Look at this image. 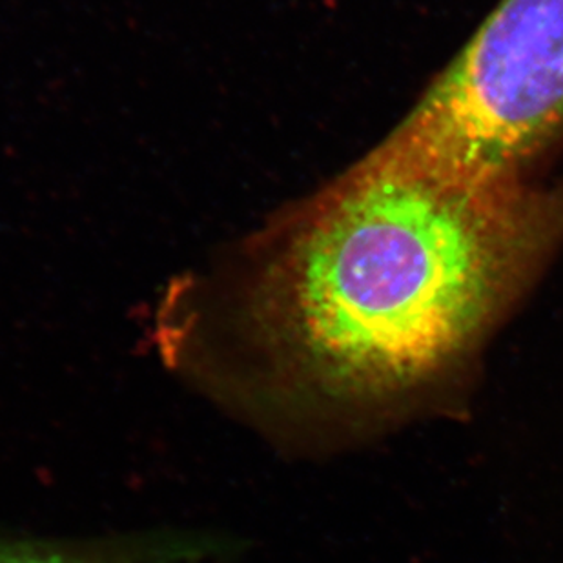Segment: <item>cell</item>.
Instances as JSON below:
<instances>
[{"label":"cell","instance_id":"obj_1","mask_svg":"<svg viewBox=\"0 0 563 563\" xmlns=\"http://www.w3.org/2000/svg\"><path fill=\"white\" fill-rule=\"evenodd\" d=\"M563 245V179L487 177L374 146L183 282L307 393L365 420L463 377Z\"/></svg>","mask_w":563,"mask_h":563},{"label":"cell","instance_id":"obj_2","mask_svg":"<svg viewBox=\"0 0 563 563\" xmlns=\"http://www.w3.org/2000/svg\"><path fill=\"white\" fill-rule=\"evenodd\" d=\"M563 143V0H500L377 144L487 177H532Z\"/></svg>","mask_w":563,"mask_h":563},{"label":"cell","instance_id":"obj_3","mask_svg":"<svg viewBox=\"0 0 563 563\" xmlns=\"http://www.w3.org/2000/svg\"><path fill=\"white\" fill-rule=\"evenodd\" d=\"M0 563H135L115 554L69 553L60 549L30 545V543L0 542Z\"/></svg>","mask_w":563,"mask_h":563}]
</instances>
